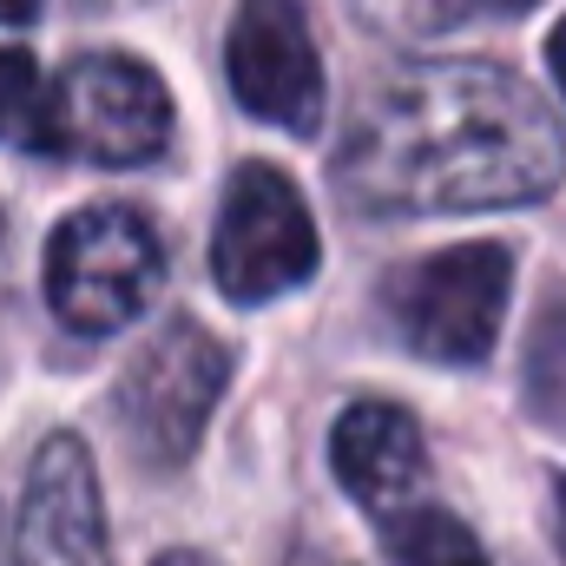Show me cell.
<instances>
[{"label": "cell", "instance_id": "obj_1", "mask_svg": "<svg viewBox=\"0 0 566 566\" xmlns=\"http://www.w3.org/2000/svg\"><path fill=\"white\" fill-rule=\"evenodd\" d=\"M566 139L547 99L494 60L402 66L356 99L336 185L376 218L507 211L560 185Z\"/></svg>", "mask_w": 566, "mask_h": 566}, {"label": "cell", "instance_id": "obj_15", "mask_svg": "<svg viewBox=\"0 0 566 566\" xmlns=\"http://www.w3.org/2000/svg\"><path fill=\"white\" fill-rule=\"evenodd\" d=\"M151 566H218L211 554H198V547H171V554H158Z\"/></svg>", "mask_w": 566, "mask_h": 566}, {"label": "cell", "instance_id": "obj_6", "mask_svg": "<svg viewBox=\"0 0 566 566\" xmlns=\"http://www.w3.org/2000/svg\"><path fill=\"white\" fill-rule=\"evenodd\" d=\"M171 145V93L133 53H80L53 80V158L151 165Z\"/></svg>", "mask_w": 566, "mask_h": 566}, {"label": "cell", "instance_id": "obj_2", "mask_svg": "<svg viewBox=\"0 0 566 566\" xmlns=\"http://www.w3.org/2000/svg\"><path fill=\"white\" fill-rule=\"evenodd\" d=\"M165 283V244L133 205H86L46 244V303L73 336L139 323Z\"/></svg>", "mask_w": 566, "mask_h": 566}, {"label": "cell", "instance_id": "obj_11", "mask_svg": "<svg viewBox=\"0 0 566 566\" xmlns=\"http://www.w3.org/2000/svg\"><path fill=\"white\" fill-rule=\"evenodd\" d=\"M53 133V80L33 66V53L0 46V145L46 151Z\"/></svg>", "mask_w": 566, "mask_h": 566}, {"label": "cell", "instance_id": "obj_14", "mask_svg": "<svg viewBox=\"0 0 566 566\" xmlns=\"http://www.w3.org/2000/svg\"><path fill=\"white\" fill-rule=\"evenodd\" d=\"M40 13V0H0V27H27Z\"/></svg>", "mask_w": 566, "mask_h": 566}, {"label": "cell", "instance_id": "obj_13", "mask_svg": "<svg viewBox=\"0 0 566 566\" xmlns=\"http://www.w3.org/2000/svg\"><path fill=\"white\" fill-rule=\"evenodd\" d=\"M547 66H554V80H560V93H566V20L547 33Z\"/></svg>", "mask_w": 566, "mask_h": 566}, {"label": "cell", "instance_id": "obj_16", "mask_svg": "<svg viewBox=\"0 0 566 566\" xmlns=\"http://www.w3.org/2000/svg\"><path fill=\"white\" fill-rule=\"evenodd\" d=\"M554 521H560V547H566V474L554 481Z\"/></svg>", "mask_w": 566, "mask_h": 566}, {"label": "cell", "instance_id": "obj_10", "mask_svg": "<svg viewBox=\"0 0 566 566\" xmlns=\"http://www.w3.org/2000/svg\"><path fill=\"white\" fill-rule=\"evenodd\" d=\"M382 541H389V560L396 566H488L474 527L454 521V514L434 507V501L396 514V521H382Z\"/></svg>", "mask_w": 566, "mask_h": 566}, {"label": "cell", "instance_id": "obj_3", "mask_svg": "<svg viewBox=\"0 0 566 566\" xmlns=\"http://www.w3.org/2000/svg\"><path fill=\"white\" fill-rule=\"evenodd\" d=\"M514 296V251L507 244H448L422 264L396 271L382 303L402 329V343L428 363H488Z\"/></svg>", "mask_w": 566, "mask_h": 566}, {"label": "cell", "instance_id": "obj_9", "mask_svg": "<svg viewBox=\"0 0 566 566\" xmlns=\"http://www.w3.org/2000/svg\"><path fill=\"white\" fill-rule=\"evenodd\" d=\"M329 468L349 488V501L376 521H396L428 501V441L402 402H382V396L349 402L329 434Z\"/></svg>", "mask_w": 566, "mask_h": 566}, {"label": "cell", "instance_id": "obj_7", "mask_svg": "<svg viewBox=\"0 0 566 566\" xmlns=\"http://www.w3.org/2000/svg\"><path fill=\"white\" fill-rule=\"evenodd\" d=\"M224 73L251 119L290 139H310L323 126V53L296 0H238Z\"/></svg>", "mask_w": 566, "mask_h": 566}, {"label": "cell", "instance_id": "obj_8", "mask_svg": "<svg viewBox=\"0 0 566 566\" xmlns=\"http://www.w3.org/2000/svg\"><path fill=\"white\" fill-rule=\"evenodd\" d=\"M13 566H113L99 468L80 434L40 441V454L27 468V494H20Z\"/></svg>", "mask_w": 566, "mask_h": 566}, {"label": "cell", "instance_id": "obj_4", "mask_svg": "<svg viewBox=\"0 0 566 566\" xmlns=\"http://www.w3.org/2000/svg\"><path fill=\"white\" fill-rule=\"evenodd\" d=\"M224 389H231V349L205 323L171 316L119 376V422L133 434L139 461H151V468L191 461Z\"/></svg>", "mask_w": 566, "mask_h": 566}, {"label": "cell", "instance_id": "obj_12", "mask_svg": "<svg viewBox=\"0 0 566 566\" xmlns=\"http://www.w3.org/2000/svg\"><path fill=\"white\" fill-rule=\"evenodd\" d=\"M527 416L566 434V296H554L534 316L527 336Z\"/></svg>", "mask_w": 566, "mask_h": 566}, {"label": "cell", "instance_id": "obj_17", "mask_svg": "<svg viewBox=\"0 0 566 566\" xmlns=\"http://www.w3.org/2000/svg\"><path fill=\"white\" fill-rule=\"evenodd\" d=\"M494 7H507V13H514V7H534V0H494Z\"/></svg>", "mask_w": 566, "mask_h": 566}, {"label": "cell", "instance_id": "obj_5", "mask_svg": "<svg viewBox=\"0 0 566 566\" xmlns=\"http://www.w3.org/2000/svg\"><path fill=\"white\" fill-rule=\"evenodd\" d=\"M323 264V238L316 218L296 191V178L277 165H238L224 211H218V238H211V277L231 303H271L290 296L296 283L316 277Z\"/></svg>", "mask_w": 566, "mask_h": 566}]
</instances>
